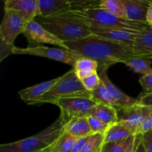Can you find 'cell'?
Masks as SVG:
<instances>
[{"label": "cell", "instance_id": "1", "mask_svg": "<svg viewBox=\"0 0 152 152\" xmlns=\"http://www.w3.org/2000/svg\"><path fill=\"white\" fill-rule=\"evenodd\" d=\"M65 44L70 50L96 61L98 71L108 70L114 64H124L132 58L142 56L133 46L114 42L94 35Z\"/></svg>", "mask_w": 152, "mask_h": 152}, {"label": "cell", "instance_id": "2", "mask_svg": "<svg viewBox=\"0 0 152 152\" xmlns=\"http://www.w3.org/2000/svg\"><path fill=\"white\" fill-rule=\"evenodd\" d=\"M35 20L65 42L77 41L92 35L90 28L70 11L47 17L39 16Z\"/></svg>", "mask_w": 152, "mask_h": 152}, {"label": "cell", "instance_id": "3", "mask_svg": "<svg viewBox=\"0 0 152 152\" xmlns=\"http://www.w3.org/2000/svg\"><path fill=\"white\" fill-rule=\"evenodd\" d=\"M65 121L59 114L51 125L37 134L21 140L1 144L0 152H42L47 150L64 132Z\"/></svg>", "mask_w": 152, "mask_h": 152}, {"label": "cell", "instance_id": "4", "mask_svg": "<svg viewBox=\"0 0 152 152\" xmlns=\"http://www.w3.org/2000/svg\"><path fill=\"white\" fill-rule=\"evenodd\" d=\"M70 12L88 27H98L133 32H141L150 27L146 22H135L117 17L100 7L83 10H71Z\"/></svg>", "mask_w": 152, "mask_h": 152}, {"label": "cell", "instance_id": "5", "mask_svg": "<svg viewBox=\"0 0 152 152\" xmlns=\"http://www.w3.org/2000/svg\"><path fill=\"white\" fill-rule=\"evenodd\" d=\"M79 96H92L83 86L81 80L77 77L74 68L60 76L56 84L36 103L40 105L55 102L60 99L79 97Z\"/></svg>", "mask_w": 152, "mask_h": 152}, {"label": "cell", "instance_id": "6", "mask_svg": "<svg viewBox=\"0 0 152 152\" xmlns=\"http://www.w3.org/2000/svg\"><path fill=\"white\" fill-rule=\"evenodd\" d=\"M13 54L30 55V56L47 58V59L69 65L73 68L76 62L83 56L77 52L69 50V49L42 45L35 46V47L28 46L27 48L15 47L13 50Z\"/></svg>", "mask_w": 152, "mask_h": 152}, {"label": "cell", "instance_id": "7", "mask_svg": "<svg viewBox=\"0 0 152 152\" xmlns=\"http://www.w3.org/2000/svg\"><path fill=\"white\" fill-rule=\"evenodd\" d=\"M29 21L19 12L4 9L0 25V45L15 47L14 42L19 34H23Z\"/></svg>", "mask_w": 152, "mask_h": 152}, {"label": "cell", "instance_id": "8", "mask_svg": "<svg viewBox=\"0 0 152 152\" xmlns=\"http://www.w3.org/2000/svg\"><path fill=\"white\" fill-rule=\"evenodd\" d=\"M97 102L92 96L60 99L54 103L60 109V114L63 117L65 124L73 118L87 117L91 115Z\"/></svg>", "mask_w": 152, "mask_h": 152}, {"label": "cell", "instance_id": "9", "mask_svg": "<svg viewBox=\"0 0 152 152\" xmlns=\"http://www.w3.org/2000/svg\"><path fill=\"white\" fill-rule=\"evenodd\" d=\"M23 35L28 40L29 47H35L42 44H48L58 48L69 49L65 42L57 38L54 34L36 20L28 22Z\"/></svg>", "mask_w": 152, "mask_h": 152}, {"label": "cell", "instance_id": "10", "mask_svg": "<svg viewBox=\"0 0 152 152\" xmlns=\"http://www.w3.org/2000/svg\"><path fill=\"white\" fill-rule=\"evenodd\" d=\"M118 112V122L123 123L133 132L134 135L144 120L151 114V111L148 108L138 104L132 106L120 108Z\"/></svg>", "mask_w": 152, "mask_h": 152}, {"label": "cell", "instance_id": "11", "mask_svg": "<svg viewBox=\"0 0 152 152\" xmlns=\"http://www.w3.org/2000/svg\"><path fill=\"white\" fill-rule=\"evenodd\" d=\"M89 28L91 31L92 35L114 42L121 43L130 46H133L137 35L139 33L122 31V30L108 29V28H98V27H89Z\"/></svg>", "mask_w": 152, "mask_h": 152}, {"label": "cell", "instance_id": "12", "mask_svg": "<svg viewBox=\"0 0 152 152\" xmlns=\"http://www.w3.org/2000/svg\"><path fill=\"white\" fill-rule=\"evenodd\" d=\"M59 78V77L25 88L19 91L18 94L20 99L28 105H36V103L56 84Z\"/></svg>", "mask_w": 152, "mask_h": 152}, {"label": "cell", "instance_id": "13", "mask_svg": "<svg viewBox=\"0 0 152 152\" xmlns=\"http://www.w3.org/2000/svg\"><path fill=\"white\" fill-rule=\"evenodd\" d=\"M4 9L19 12L29 22L41 16L39 0H4Z\"/></svg>", "mask_w": 152, "mask_h": 152}, {"label": "cell", "instance_id": "14", "mask_svg": "<svg viewBox=\"0 0 152 152\" xmlns=\"http://www.w3.org/2000/svg\"><path fill=\"white\" fill-rule=\"evenodd\" d=\"M107 71H108L107 69L99 70V71H99L98 74H99V77H100L102 83L105 84V86L108 89V91L111 94L114 99L117 102L119 107H120V108L132 106V105H134L137 103V99L129 96L126 94L123 93L119 88H117L111 81V80L108 77V74H107Z\"/></svg>", "mask_w": 152, "mask_h": 152}, {"label": "cell", "instance_id": "15", "mask_svg": "<svg viewBox=\"0 0 152 152\" xmlns=\"http://www.w3.org/2000/svg\"><path fill=\"white\" fill-rule=\"evenodd\" d=\"M126 19L135 22H145L146 13L151 4L150 0H123Z\"/></svg>", "mask_w": 152, "mask_h": 152}, {"label": "cell", "instance_id": "16", "mask_svg": "<svg viewBox=\"0 0 152 152\" xmlns=\"http://www.w3.org/2000/svg\"><path fill=\"white\" fill-rule=\"evenodd\" d=\"M41 16L43 17L54 16L72 10L70 0H39Z\"/></svg>", "mask_w": 152, "mask_h": 152}, {"label": "cell", "instance_id": "17", "mask_svg": "<svg viewBox=\"0 0 152 152\" xmlns=\"http://www.w3.org/2000/svg\"><path fill=\"white\" fill-rule=\"evenodd\" d=\"M64 131L77 139L94 134L89 126L88 117L71 119L65 125Z\"/></svg>", "mask_w": 152, "mask_h": 152}, {"label": "cell", "instance_id": "18", "mask_svg": "<svg viewBox=\"0 0 152 152\" xmlns=\"http://www.w3.org/2000/svg\"><path fill=\"white\" fill-rule=\"evenodd\" d=\"M133 47L142 56L152 59V27L138 33Z\"/></svg>", "mask_w": 152, "mask_h": 152}, {"label": "cell", "instance_id": "19", "mask_svg": "<svg viewBox=\"0 0 152 152\" xmlns=\"http://www.w3.org/2000/svg\"><path fill=\"white\" fill-rule=\"evenodd\" d=\"M104 135H105L104 143H106V142L123 140L130 137L134 136V134L127 126L120 122H117L114 124H111L107 129Z\"/></svg>", "mask_w": 152, "mask_h": 152}, {"label": "cell", "instance_id": "20", "mask_svg": "<svg viewBox=\"0 0 152 152\" xmlns=\"http://www.w3.org/2000/svg\"><path fill=\"white\" fill-rule=\"evenodd\" d=\"M90 116L108 125L114 124L118 122V112L117 108L103 103L97 102Z\"/></svg>", "mask_w": 152, "mask_h": 152}, {"label": "cell", "instance_id": "21", "mask_svg": "<svg viewBox=\"0 0 152 152\" xmlns=\"http://www.w3.org/2000/svg\"><path fill=\"white\" fill-rule=\"evenodd\" d=\"M77 77L80 80L98 71V63L90 58L82 56L76 62L74 68Z\"/></svg>", "mask_w": 152, "mask_h": 152}, {"label": "cell", "instance_id": "22", "mask_svg": "<svg viewBox=\"0 0 152 152\" xmlns=\"http://www.w3.org/2000/svg\"><path fill=\"white\" fill-rule=\"evenodd\" d=\"M77 140L64 131L58 139L45 151L50 152H71Z\"/></svg>", "mask_w": 152, "mask_h": 152}, {"label": "cell", "instance_id": "23", "mask_svg": "<svg viewBox=\"0 0 152 152\" xmlns=\"http://www.w3.org/2000/svg\"><path fill=\"white\" fill-rule=\"evenodd\" d=\"M151 60V59L143 56H136L129 59L124 64L134 73L144 76L152 74Z\"/></svg>", "mask_w": 152, "mask_h": 152}, {"label": "cell", "instance_id": "24", "mask_svg": "<svg viewBox=\"0 0 152 152\" xmlns=\"http://www.w3.org/2000/svg\"><path fill=\"white\" fill-rule=\"evenodd\" d=\"M91 94L93 99L98 103H103L105 105H111V106L117 108V110L120 109V107H119L117 102L114 99L111 94L110 93L105 84L102 83V80H101V83L99 86Z\"/></svg>", "mask_w": 152, "mask_h": 152}, {"label": "cell", "instance_id": "25", "mask_svg": "<svg viewBox=\"0 0 152 152\" xmlns=\"http://www.w3.org/2000/svg\"><path fill=\"white\" fill-rule=\"evenodd\" d=\"M99 7L117 17L126 19V10L123 0H101Z\"/></svg>", "mask_w": 152, "mask_h": 152}, {"label": "cell", "instance_id": "26", "mask_svg": "<svg viewBox=\"0 0 152 152\" xmlns=\"http://www.w3.org/2000/svg\"><path fill=\"white\" fill-rule=\"evenodd\" d=\"M104 134H94L85 144L80 152H100L104 144Z\"/></svg>", "mask_w": 152, "mask_h": 152}, {"label": "cell", "instance_id": "27", "mask_svg": "<svg viewBox=\"0 0 152 152\" xmlns=\"http://www.w3.org/2000/svg\"><path fill=\"white\" fill-rule=\"evenodd\" d=\"M135 135L126 140L113 142H106L102 145L100 152H125L132 142Z\"/></svg>", "mask_w": 152, "mask_h": 152}, {"label": "cell", "instance_id": "28", "mask_svg": "<svg viewBox=\"0 0 152 152\" xmlns=\"http://www.w3.org/2000/svg\"><path fill=\"white\" fill-rule=\"evenodd\" d=\"M88 120L89 126L93 134H105L108 127L111 126L92 116H88Z\"/></svg>", "mask_w": 152, "mask_h": 152}, {"label": "cell", "instance_id": "29", "mask_svg": "<svg viewBox=\"0 0 152 152\" xmlns=\"http://www.w3.org/2000/svg\"><path fill=\"white\" fill-rule=\"evenodd\" d=\"M82 83H83V86L85 88L91 93L92 91L95 90L96 88L99 86V85L101 83V79L99 77V74L97 72L94 73L92 75L89 76V77H86V78L83 79L81 80Z\"/></svg>", "mask_w": 152, "mask_h": 152}, {"label": "cell", "instance_id": "30", "mask_svg": "<svg viewBox=\"0 0 152 152\" xmlns=\"http://www.w3.org/2000/svg\"><path fill=\"white\" fill-rule=\"evenodd\" d=\"M139 83L145 93H152V74L140 77Z\"/></svg>", "mask_w": 152, "mask_h": 152}, {"label": "cell", "instance_id": "31", "mask_svg": "<svg viewBox=\"0 0 152 152\" xmlns=\"http://www.w3.org/2000/svg\"><path fill=\"white\" fill-rule=\"evenodd\" d=\"M150 109V108H149ZM152 130V111L151 114L145 118L136 132V135H142L143 134Z\"/></svg>", "mask_w": 152, "mask_h": 152}, {"label": "cell", "instance_id": "32", "mask_svg": "<svg viewBox=\"0 0 152 152\" xmlns=\"http://www.w3.org/2000/svg\"><path fill=\"white\" fill-rule=\"evenodd\" d=\"M138 104L152 109V93H144L137 99Z\"/></svg>", "mask_w": 152, "mask_h": 152}, {"label": "cell", "instance_id": "33", "mask_svg": "<svg viewBox=\"0 0 152 152\" xmlns=\"http://www.w3.org/2000/svg\"><path fill=\"white\" fill-rule=\"evenodd\" d=\"M146 152H152V130L142 135Z\"/></svg>", "mask_w": 152, "mask_h": 152}, {"label": "cell", "instance_id": "34", "mask_svg": "<svg viewBox=\"0 0 152 152\" xmlns=\"http://www.w3.org/2000/svg\"><path fill=\"white\" fill-rule=\"evenodd\" d=\"M91 137V136H88V137H86L80 138V139L77 140V141L76 142L75 145H74V147H73L71 152H80L81 151V150L83 149V148L84 147L85 144L87 142V141L88 140V139Z\"/></svg>", "mask_w": 152, "mask_h": 152}, {"label": "cell", "instance_id": "35", "mask_svg": "<svg viewBox=\"0 0 152 152\" xmlns=\"http://www.w3.org/2000/svg\"><path fill=\"white\" fill-rule=\"evenodd\" d=\"M134 152H146L142 135H136V145Z\"/></svg>", "mask_w": 152, "mask_h": 152}, {"label": "cell", "instance_id": "36", "mask_svg": "<svg viewBox=\"0 0 152 152\" xmlns=\"http://www.w3.org/2000/svg\"><path fill=\"white\" fill-rule=\"evenodd\" d=\"M151 1V4L148 9V11L146 13V18H145V22L148 24L149 26L152 27V0Z\"/></svg>", "mask_w": 152, "mask_h": 152}, {"label": "cell", "instance_id": "37", "mask_svg": "<svg viewBox=\"0 0 152 152\" xmlns=\"http://www.w3.org/2000/svg\"><path fill=\"white\" fill-rule=\"evenodd\" d=\"M135 145H136V135H135L134 140H132V142H131V144L129 145V146L128 147V148L126 150L125 152H134L135 149Z\"/></svg>", "mask_w": 152, "mask_h": 152}, {"label": "cell", "instance_id": "38", "mask_svg": "<svg viewBox=\"0 0 152 152\" xmlns=\"http://www.w3.org/2000/svg\"><path fill=\"white\" fill-rule=\"evenodd\" d=\"M42 152H50V151H42Z\"/></svg>", "mask_w": 152, "mask_h": 152}, {"label": "cell", "instance_id": "39", "mask_svg": "<svg viewBox=\"0 0 152 152\" xmlns=\"http://www.w3.org/2000/svg\"><path fill=\"white\" fill-rule=\"evenodd\" d=\"M150 109H151V108H150ZM151 110H152V109H151Z\"/></svg>", "mask_w": 152, "mask_h": 152}, {"label": "cell", "instance_id": "40", "mask_svg": "<svg viewBox=\"0 0 152 152\" xmlns=\"http://www.w3.org/2000/svg\"><path fill=\"white\" fill-rule=\"evenodd\" d=\"M151 111H152V110H151Z\"/></svg>", "mask_w": 152, "mask_h": 152}]
</instances>
